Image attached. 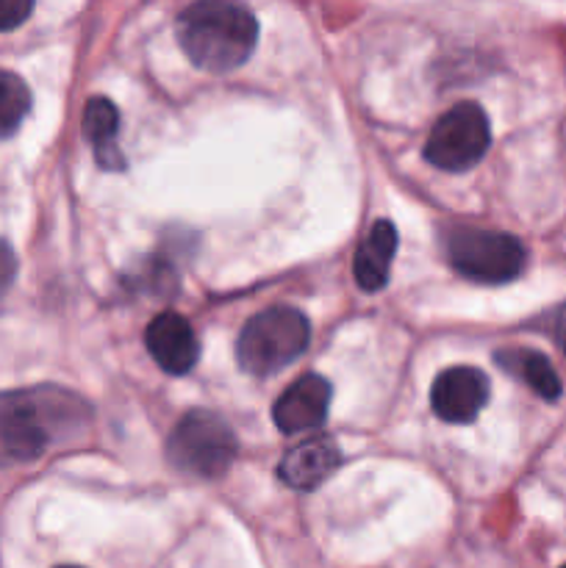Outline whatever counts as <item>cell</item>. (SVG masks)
<instances>
[{
    "label": "cell",
    "instance_id": "cell-1",
    "mask_svg": "<svg viewBox=\"0 0 566 568\" xmlns=\"http://www.w3.org/2000/svg\"><path fill=\"white\" fill-rule=\"evenodd\" d=\"M89 405L59 386H33L0 394V469L42 458L53 444L81 433Z\"/></svg>",
    "mask_w": 566,
    "mask_h": 568
},
{
    "label": "cell",
    "instance_id": "cell-3",
    "mask_svg": "<svg viewBox=\"0 0 566 568\" xmlns=\"http://www.w3.org/2000/svg\"><path fill=\"white\" fill-rule=\"evenodd\" d=\"M311 342V325L297 308H266L247 320L236 338L239 369L255 377H270L294 364Z\"/></svg>",
    "mask_w": 566,
    "mask_h": 568
},
{
    "label": "cell",
    "instance_id": "cell-4",
    "mask_svg": "<svg viewBox=\"0 0 566 568\" xmlns=\"http://www.w3.org/2000/svg\"><path fill=\"white\" fill-rule=\"evenodd\" d=\"M239 444L222 416L211 410H189L166 438V460L172 469L200 480L222 477L236 460Z\"/></svg>",
    "mask_w": 566,
    "mask_h": 568
},
{
    "label": "cell",
    "instance_id": "cell-14",
    "mask_svg": "<svg viewBox=\"0 0 566 568\" xmlns=\"http://www.w3.org/2000/svg\"><path fill=\"white\" fill-rule=\"evenodd\" d=\"M31 111V89L20 75L0 70V139H9Z\"/></svg>",
    "mask_w": 566,
    "mask_h": 568
},
{
    "label": "cell",
    "instance_id": "cell-7",
    "mask_svg": "<svg viewBox=\"0 0 566 568\" xmlns=\"http://www.w3.org/2000/svg\"><path fill=\"white\" fill-rule=\"evenodd\" d=\"M488 394H492V386H488L486 372L475 366H453L433 381V414L447 425H469L486 408Z\"/></svg>",
    "mask_w": 566,
    "mask_h": 568
},
{
    "label": "cell",
    "instance_id": "cell-11",
    "mask_svg": "<svg viewBox=\"0 0 566 568\" xmlns=\"http://www.w3.org/2000/svg\"><path fill=\"white\" fill-rule=\"evenodd\" d=\"M394 255H397V227L388 220H377L355 253V283L364 292H381L388 283Z\"/></svg>",
    "mask_w": 566,
    "mask_h": 568
},
{
    "label": "cell",
    "instance_id": "cell-13",
    "mask_svg": "<svg viewBox=\"0 0 566 568\" xmlns=\"http://www.w3.org/2000/svg\"><path fill=\"white\" fill-rule=\"evenodd\" d=\"M497 364L514 377H519L527 388H533L547 403H555L564 392L558 372L553 369L547 355L536 353V349H499Z\"/></svg>",
    "mask_w": 566,
    "mask_h": 568
},
{
    "label": "cell",
    "instance_id": "cell-12",
    "mask_svg": "<svg viewBox=\"0 0 566 568\" xmlns=\"http://www.w3.org/2000/svg\"><path fill=\"white\" fill-rule=\"evenodd\" d=\"M83 136L94 148L98 164L105 170H125V155L117 144V131H120V114L109 98H92L83 109Z\"/></svg>",
    "mask_w": 566,
    "mask_h": 568
},
{
    "label": "cell",
    "instance_id": "cell-2",
    "mask_svg": "<svg viewBox=\"0 0 566 568\" xmlns=\"http://www.w3.org/2000/svg\"><path fill=\"white\" fill-rule=\"evenodd\" d=\"M178 42L194 67L205 72H231L253 55L259 20L247 6L203 0L178 14Z\"/></svg>",
    "mask_w": 566,
    "mask_h": 568
},
{
    "label": "cell",
    "instance_id": "cell-5",
    "mask_svg": "<svg viewBox=\"0 0 566 568\" xmlns=\"http://www.w3.org/2000/svg\"><path fill=\"white\" fill-rule=\"evenodd\" d=\"M447 258L466 281L497 286L522 275L527 253L511 233L458 225L447 233Z\"/></svg>",
    "mask_w": 566,
    "mask_h": 568
},
{
    "label": "cell",
    "instance_id": "cell-16",
    "mask_svg": "<svg viewBox=\"0 0 566 568\" xmlns=\"http://www.w3.org/2000/svg\"><path fill=\"white\" fill-rule=\"evenodd\" d=\"M14 277H17V255L14 250H11V244L0 239V294L9 292Z\"/></svg>",
    "mask_w": 566,
    "mask_h": 568
},
{
    "label": "cell",
    "instance_id": "cell-6",
    "mask_svg": "<svg viewBox=\"0 0 566 568\" xmlns=\"http://www.w3.org/2000/svg\"><path fill=\"white\" fill-rule=\"evenodd\" d=\"M492 144V125L486 111L472 100L453 105L442 120L433 125L425 142L427 164L444 172H466L481 164Z\"/></svg>",
    "mask_w": 566,
    "mask_h": 568
},
{
    "label": "cell",
    "instance_id": "cell-19",
    "mask_svg": "<svg viewBox=\"0 0 566 568\" xmlns=\"http://www.w3.org/2000/svg\"><path fill=\"white\" fill-rule=\"evenodd\" d=\"M560 568H566V566H560Z\"/></svg>",
    "mask_w": 566,
    "mask_h": 568
},
{
    "label": "cell",
    "instance_id": "cell-15",
    "mask_svg": "<svg viewBox=\"0 0 566 568\" xmlns=\"http://www.w3.org/2000/svg\"><path fill=\"white\" fill-rule=\"evenodd\" d=\"M31 0H0V31H14L31 17Z\"/></svg>",
    "mask_w": 566,
    "mask_h": 568
},
{
    "label": "cell",
    "instance_id": "cell-9",
    "mask_svg": "<svg viewBox=\"0 0 566 568\" xmlns=\"http://www.w3.org/2000/svg\"><path fill=\"white\" fill-rule=\"evenodd\" d=\"M144 344L166 375H186L200 358L198 333L189 325V320H183L175 311H164L150 322L144 331Z\"/></svg>",
    "mask_w": 566,
    "mask_h": 568
},
{
    "label": "cell",
    "instance_id": "cell-10",
    "mask_svg": "<svg viewBox=\"0 0 566 568\" xmlns=\"http://www.w3.org/2000/svg\"><path fill=\"white\" fill-rule=\"evenodd\" d=\"M338 466H342V453L333 438H309L283 455L277 477L294 491H314Z\"/></svg>",
    "mask_w": 566,
    "mask_h": 568
},
{
    "label": "cell",
    "instance_id": "cell-8",
    "mask_svg": "<svg viewBox=\"0 0 566 568\" xmlns=\"http://www.w3.org/2000/svg\"><path fill=\"white\" fill-rule=\"evenodd\" d=\"M331 383L320 375H303L300 381H294L272 408L277 430L294 436V433L320 427L331 410Z\"/></svg>",
    "mask_w": 566,
    "mask_h": 568
},
{
    "label": "cell",
    "instance_id": "cell-17",
    "mask_svg": "<svg viewBox=\"0 0 566 568\" xmlns=\"http://www.w3.org/2000/svg\"><path fill=\"white\" fill-rule=\"evenodd\" d=\"M555 333H558L560 349H564V353H566V305H564V308H560V314H558V327H555Z\"/></svg>",
    "mask_w": 566,
    "mask_h": 568
},
{
    "label": "cell",
    "instance_id": "cell-18",
    "mask_svg": "<svg viewBox=\"0 0 566 568\" xmlns=\"http://www.w3.org/2000/svg\"><path fill=\"white\" fill-rule=\"evenodd\" d=\"M61 568H78V566H61Z\"/></svg>",
    "mask_w": 566,
    "mask_h": 568
}]
</instances>
